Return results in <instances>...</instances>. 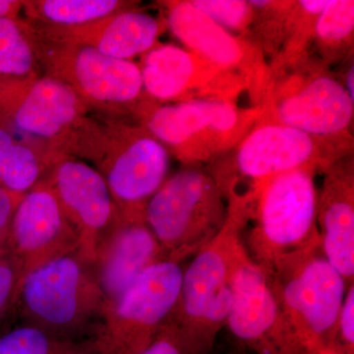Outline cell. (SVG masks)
Returning a JSON list of instances; mask_svg holds the SVG:
<instances>
[{"label": "cell", "instance_id": "1", "mask_svg": "<svg viewBox=\"0 0 354 354\" xmlns=\"http://www.w3.org/2000/svg\"><path fill=\"white\" fill-rule=\"evenodd\" d=\"M227 216L220 232L184 267L178 304L172 317L191 354H209L227 327L232 278L247 252L244 232L250 220L251 194H227Z\"/></svg>", "mask_w": 354, "mask_h": 354}, {"label": "cell", "instance_id": "2", "mask_svg": "<svg viewBox=\"0 0 354 354\" xmlns=\"http://www.w3.org/2000/svg\"><path fill=\"white\" fill-rule=\"evenodd\" d=\"M64 83L44 74L0 81V124L48 157L94 162L101 121Z\"/></svg>", "mask_w": 354, "mask_h": 354}, {"label": "cell", "instance_id": "3", "mask_svg": "<svg viewBox=\"0 0 354 354\" xmlns=\"http://www.w3.org/2000/svg\"><path fill=\"white\" fill-rule=\"evenodd\" d=\"M106 306L94 265L74 251L27 272L14 310L23 323L62 339L87 341L97 337Z\"/></svg>", "mask_w": 354, "mask_h": 354}, {"label": "cell", "instance_id": "4", "mask_svg": "<svg viewBox=\"0 0 354 354\" xmlns=\"http://www.w3.org/2000/svg\"><path fill=\"white\" fill-rule=\"evenodd\" d=\"M317 171L307 167L286 172L249 191L254 223L244 244L251 259L266 272L321 246Z\"/></svg>", "mask_w": 354, "mask_h": 354}, {"label": "cell", "instance_id": "5", "mask_svg": "<svg viewBox=\"0 0 354 354\" xmlns=\"http://www.w3.org/2000/svg\"><path fill=\"white\" fill-rule=\"evenodd\" d=\"M28 25L41 72L68 86L90 111L102 118H127L145 99L136 62L51 39Z\"/></svg>", "mask_w": 354, "mask_h": 354}, {"label": "cell", "instance_id": "6", "mask_svg": "<svg viewBox=\"0 0 354 354\" xmlns=\"http://www.w3.org/2000/svg\"><path fill=\"white\" fill-rule=\"evenodd\" d=\"M225 198L213 174L195 165L167 177L144 213L165 259L183 263L220 232L227 216Z\"/></svg>", "mask_w": 354, "mask_h": 354}, {"label": "cell", "instance_id": "7", "mask_svg": "<svg viewBox=\"0 0 354 354\" xmlns=\"http://www.w3.org/2000/svg\"><path fill=\"white\" fill-rule=\"evenodd\" d=\"M261 114L243 113L230 100L218 97L165 104L145 97L132 118L178 160L195 165L239 143Z\"/></svg>", "mask_w": 354, "mask_h": 354}, {"label": "cell", "instance_id": "8", "mask_svg": "<svg viewBox=\"0 0 354 354\" xmlns=\"http://www.w3.org/2000/svg\"><path fill=\"white\" fill-rule=\"evenodd\" d=\"M93 164L104 177L120 218H144L149 200L169 176L171 153L139 123L102 118Z\"/></svg>", "mask_w": 354, "mask_h": 354}, {"label": "cell", "instance_id": "9", "mask_svg": "<svg viewBox=\"0 0 354 354\" xmlns=\"http://www.w3.org/2000/svg\"><path fill=\"white\" fill-rule=\"evenodd\" d=\"M267 274L279 307L300 341L309 349L332 344L351 285L327 260L321 246L285 261Z\"/></svg>", "mask_w": 354, "mask_h": 354}, {"label": "cell", "instance_id": "10", "mask_svg": "<svg viewBox=\"0 0 354 354\" xmlns=\"http://www.w3.org/2000/svg\"><path fill=\"white\" fill-rule=\"evenodd\" d=\"M158 261L106 307L97 337L100 354H138L174 317L184 267Z\"/></svg>", "mask_w": 354, "mask_h": 354}, {"label": "cell", "instance_id": "11", "mask_svg": "<svg viewBox=\"0 0 354 354\" xmlns=\"http://www.w3.org/2000/svg\"><path fill=\"white\" fill-rule=\"evenodd\" d=\"M354 102L344 84L323 70L291 74L271 91L268 120L337 143L348 134Z\"/></svg>", "mask_w": 354, "mask_h": 354}, {"label": "cell", "instance_id": "12", "mask_svg": "<svg viewBox=\"0 0 354 354\" xmlns=\"http://www.w3.org/2000/svg\"><path fill=\"white\" fill-rule=\"evenodd\" d=\"M225 328L254 354H312L286 321L267 272L248 252L232 278V304Z\"/></svg>", "mask_w": 354, "mask_h": 354}, {"label": "cell", "instance_id": "13", "mask_svg": "<svg viewBox=\"0 0 354 354\" xmlns=\"http://www.w3.org/2000/svg\"><path fill=\"white\" fill-rule=\"evenodd\" d=\"M79 241V251L94 264L120 223L104 177L85 160L59 156L46 178Z\"/></svg>", "mask_w": 354, "mask_h": 354}, {"label": "cell", "instance_id": "14", "mask_svg": "<svg viewBox=\"0 0 354 354\" xmlns=\"http://www.w3.org/2000/svg\"><path fill=\"white\" fill-rule=\"evenodd\" d=\"M140 57L144 94L156 104L202 97L230 100L246 82L176 44L158 43Z\"/></svg>", "mask_w": 354, "mask_h": 354}, {"label": "cell", "instance_id": "15", "mask_svg": "<svg viewBox=\"0 0 354 354\" xmlns=\"http://www.w3.org/2000/svg\"><path fill=\"white\" fill-rule=\"evenodd\" d=\"M335 153V142L266 120L241 140L234 165L239 176L250 180L254 187L286 172L307 167L326 169L341 158Z\"/></svg>", "mask_w": 354, "mask_h": 354}, {"label": "cell", "instance_id": "16", "mask_svg": "<svg viewBox=\"0 0 354 354\" xmlns=\"http://www.w3.org/2000/svg\"><path fill=\"white\" fill-rule=\"evenodd\" d=\"M79 251V241L57 195L46 180L21 198L14 213L7 254L19 262L24 276L50 261Z\"/></svg>", "mask_w": 354, "mask_h": 354}, {"label": "cell", "instance_id": "17", "mask_svg": "<svg viewBox=\"0 0 354 354\" xmlns=\"http://www.w3.org/2000/svg\"><path fill=\"white\" fill-rule=\"evenodd\" d=\"M160 6L165 8L167 28L186 50L218 69L241 77L246 82L260 71L256 51L216 24L191 0L164 1Z\"/></svg>", "mask_w": 354, "mask_h": 354}, {"label": "cell", "instance_id": "18", "mask_svg": "<svg viewBox=\"0 0 354 354\" xmlns=\"http://www.w3.org/2000/svg\"><path fill=\"white\" fill-rule=\"evenodd\" d=\"M28 22L51 39L88 46L106 57L128 62L153 48L167 28L164 20L141 10L137 4L78 27H50Z\"/></svg>", "mask_w": 354, "mask_h": 354}, {"label": "cell", "instance_id": "19", "mask_svg": "<svg viewBox=\"0 0 354 354\" xmlns=\"http://www.w3.org/2000/svg\"><path fill=\"white\" fill-rule=\"evenodd\" d=\"M318 190V221L321 249L348 285L354 279L353 167L341 158L328 165Z\"/></svg>", "mask_w": 354, "mask_h": 354}, {"label": "cell", "instance_id": "20", "mask_svg": "<svg viewBox=\"0 0 354 354\" xmlns=\"http://www.w3.org/2000/svg\"><path fill=\"white\" fill-rule=\"evenodd\" d=\"M162 259L164 253L145 218H121L93 264L106 304L118 299L142 272Z\"/></svg>", "mask_w": 354, "mask_h": 354}, {"label": "cell", "instance_id": "21", "mask_svg": "<svg viewBox=\"0 0 354 354\" xmlns=\"http://www.w3.org/2000/svg\"><path fill=\"white\" fill-rule=\"evenodd\" d=\"M53 158L44 155L0 124V185L25 194L46 180Z\"/></svg>", "mask_w": 354, "mask_h": 354}, {"label": "cell", "instance_id": "22", "mask_svg": "<svg viewBox=\"0 0 354 354\" xmlns=\"http://www.w3.org/2000/svg\"><path fill=\"white\" fill-rule=\"evenodd\" d=\"M127 0H26L25 19L50 27L72 28L95 22L136 6Z\"/></svg>", "mask_w": 354, "mask_h": 354}, {"label": "cell", "instance_id": "23", "mask_svg": "<svg viewBox=\"0 0 354 354\" xmlns=\"http://www.w3.org/2000/svg\"><path fill=\"white\" fill-rule=\"evenodd\" d=\"M41 74L25 18L0 19V81Z\"/></svg>", "mask_w": 354, "mask_h": 354}, {"label": "cell", "instance_id": "24", "mask_svg": "<svg viewBox=\"0 0 354 354\" xmlns=\"http://www.w3.org/2000/svg\"><path fill=\"white\" fill-rule=\"evenodd\" d=\"M95 339L70 341L31 324L21 323L0 335V354H97Z\"/></svg>", "mask_w": 354, "mask_h": 354}, {"label": "cell", "instance_id": "25", "mask_svg": "<svg viewBox=\"0 0 354 354\" xmlns=\"http://www.w3.org/2000/svg\"><path fill=\"white\" fill-rule=\"evenodd\" d=\"M313 31L324 53L346 50L353 43L354 1L330 0L323 12L314 21Z\"/></svg>", "mask_w": 354, "mask_h": 354}, {"label": "cell", "instance_id": "26", "mask_svg": "<svg viewBox=\"0 0 354 354\" xmlns=\"http://www.w3.org/2000/svg\"><path fill=\"white\" fill-rule=\"evenodd\" d=\"M203 13L230 32L245 31L252 23L255 11L242 0H191Z\"/></svg>", "mask_w": 354, "mask_h": 354}, {"label": "cell", "instance_id": "27", "mask_svg": "<svg viewBox=\"0 0 354 354\" xmlns=\"http://www.w3.org/2000/svg\"><path fill=\"white\" fill-rule=\"evenodd\" d=\"M23 277L24 272L15 258L9 254L0 257V324L15 308Z\"/></svg>", "mask_w": 354, "mask_h": 354}, {"label": "cell", "instance_id": "28", "mask_svg": "<svg viewBox=\"0 0 354 354\" xmlns=\"http://www.w3.org/2000/svg\"><path fill=\"white\" fill-rule=\"evenodd\" d=\"M333 346L344 354H354V286L346 290L335 325Z\"/></svg>", "mask_w": 354, "mask_h": 354}, {"label": "cell", "instance_id": "29", "mask_svg": "<svg viewBox=\"0 0 354 354\" xmlns=\"http://www.w3.org/2000/svg\"><path fill=\"white\" fill-rule=\"evenodd\" d=\"M138 354H191L178 328L169 321Z\"/></svg>", "mask_w": 354, "mask_h": 354}, {"label": "cell", "instance_id": "30", "mask_svg": "<svg viewBox=\"0 0 354 354\" xmlns=\"http://www.w3.org/2000/svg\"><path fill=\"white\" fill-rule=\"evenodd\" d=\"M24 194H18L0 185V254H7V241L14 213Z\"/></svg>", "mask_w": 354, "mask_h": 354}, {"label": "cell", "instance_id": "31", "mask_svg": "<svg viewBox=\"0 0 354 354\" xmlns=\"http://www.w3.org/2000/svg\"><path fill=\"white\" fill-rule=\"evenodd\" d=\"M329 2L330 0H301L297 1V6L302 12L310 17L316 18L323 12Z\"/></svg>", "mask_w": 354, "mask_h": 354}, {"label": "cell", "instance_id": "32", "mask_svg": "<svg viewBox=\"0 0 354 354\" xmlns=\"http://www.w3.org/2000/svg\"><path fill=\"white\" fill-rule=\"evenodd\" d=\"M24 3L25 1H20V0H0V19L19 17Z\"/></svg>", "mask_w": 354, "mask_h": 354}, {"label": "cell", "instance_id": "33", "mask_svg": "<svg viewBox=\"0 0 354 354\" xmlns=\"http://www.w3.org/2000/svg\"><path fill=\"white\" fill-rule=\"evenodd\" d=\"M312 354H344L330 344H317L311 348Z\"/></svg>", "mask_w": 354, "mask_h": 354}, {"label": "cell", "instance_id": "34", "mask_svg": "<svg viewBox=\"0 0 354 354\" xmlns=\"http://www.w3.org/2000/svg\"><path fill=\"white\" fill-rule=\"evenodd\" d=\"M344 88H346V92L351 97V100L354 102V67L353 65H351L349 67L348 72H346V80H344Z\"/></svg>", "mask_w": 354, "mask_h": 354}, {"label": "cell", "instance_id": "35", "mask_svg": "<svg viewBox=\"0 0 354 354\" xmlns=\"http://www.w3.org/2000/svg\"><path fill=\"white\" fill-rule=\"evenodd\" d=\"M1 256H3V255H1V254H0V257H1Z\"/></svg>", "mask_w": 354, "mask_h": 354}, {"label": "cell", "instance_id": "36", "mask_svg": "<svg viewBox=\"0 0 354 354\" xmlns=\"http://www.w3.org/2000/svg\"><path fill=\"white\" fill-rule=\"evenodd\" d=\"M97 354H100L99 353H97Z\"/></svg>", "mask_w": 354, "mask_h": 354}, {"label": "cell", "instance_id": "37", "mask_svg": "<svg viewBox=\"0 0 354 354\" xmlns=\"http://www.w3.org/2000/svg\"></svg>", "mask_w": 354, "mask_h": 354}]
</instances>
